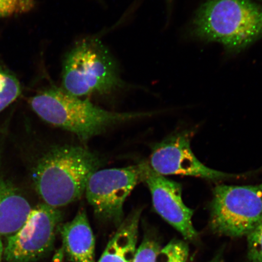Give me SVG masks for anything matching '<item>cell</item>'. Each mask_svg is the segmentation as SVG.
Segmentation results:
<instances>
[{
	"label": "cell",
	"instance_id": "1",
	"mask_svg": "<svg viewBox=\"0 0 262 262\" xmlns=\"http://www.w3.org/2000/svg\"><path fill=\"white\" fill-rule=\"evenodd\" d=\"M61 89L75 97L110 96L132 89L122 77L120 64L97 36L75 41L61 62Z\"/></svg>",
	"mask_w": 262,
	"mask_h": 262
},
{
	"label": "cell",
	"instance_id": "2",
	"mask_svg": "<svg viewBox=\"0 0 262 262\" xmlns=\"http://www.w3.org/2000/svg\"><path fill=\"white\" fill-rule=\"evenodd\" d=\"M101 164L97 155L84 147H52L36 163L32 181L45 204L58 209L81 198Z\"/></svg>",
	"mask_w": 262,
	"mask_h": 262
},
{
	"label": "cell",
	"instance_id": "3",
	"mask_svg": "<svg viewBox=\"0 0 262 262\" xmlns=\"http://www.w3.org/2000/svg\"><path fill=\"white\" fill-rule=\"evenodd\" d=\"M29 102L33 111L45 122L74 133L83 142L108 127L150 114L105 110L94 105L88 98L72 96L55 84L39 91Z\"/></svg>",
	"mask_w": 262,
	"mask_h": 262
},
{
	"label": "cell",
	"instance_id": "4",
	"mask_svg": "<svg viewBox=\"0 0 262 262\" xmlns=\"http://www.w3.org/2000/svg\"><path fill=\"white\" fill-rule=\"evenodd\" d=\"M192 32L236 53L262 37V7L251 0H207L196 14Z\"/></svg>",
	"mask_w": 262,
	"mask_h": 262
},
{
	"label": "cell",
	"instance_id": "5",
	"mask_svg": "<svg viewBox=\"0 0 262 262\" xmlns=\"http://www.w3.org/2000/svg\"><path fill=\"white\" fill-rule=\"evenodd\" d=\"M262 217V183L257 185H218L213 191L210 227L218 234L247 236Z\"/></svg>",
	"mask_w": 262,
	"mask_h": 262
},
{
	"label": "cell",
	"instance_id": "6",
	"mask_svg": "<svg viewBox=\"0 0 262 262\" xmlns=\"http://www.w3.org/2000/svg\"><path fill=\"white\" fill-rule=\"evenodd\" d=\"M143 178V163L127 168L95 172L85 189L88 201L95 214L103 221L120 226L123 221L124 203Z\"/></svg>",
	"mask_w": 262,
	"mask_h": 262
},
{
	"label": "cell",
	"instance_id": "7",
	"mask_svg": "<svg viewBox=\"0 0 262 262\" xmlns=\"http://www.w3.org/2000/svg\"><path fill=\"white\" fill-rule=\"evenodd\" d=\"M63 214L47 204L32 209L22 227L8 238L3 257L7 262H34L51 251Z\"/></svg>",
	"mask_w": 262,
	"mask_h": 262
},
{
	"label": "cell",
	"instance_id": "8",
	"mask_svg": "<svg viewBox=\"0 0 262 262\" xmlns=\"http://www.w3.org/2000/svg\"><path fill=\"white\" fill-rule=\"evenodd\" d=\"M191 131H181L154 147L149 165L161 174L196 177L218 181L237 177L208 168L196 159L191 148Z\"/></svg>",
	"mask_w": 262,
	"mask_h": 262
},
{
	"label": "cell",
	"instance_id": "9",
	"mask_svg": "<svg viewBox=\"0 0 262 262\" xmlns=\"http://www.w3.org/2000/svg\"><path fill=\"white\" fill-rule=\"evenodd\" d=\"M143 164V181L148 186L156 212L186 240H195L198 232L192 225L194 211L183 202L181 185L154 171L148 163Z\"/></svg>",
	"mask_w": 262,
	"mask_h": 262
},
{
	"label": "cell",
	"instance_id": "10",
	"mask_svg": "<svg viewBox=\"0 0 262 262\" xmlns=\"http://www.w3.org/2000/svg\"><path fill=\"white\" fill-rule=\"evenodd\" d=\"M60 229L63 250L72 262H95V238L86 212L81 209Z\"/></svg>",
	"mask_w": 262,
	"mask_h": 262
},
{
	"label": "cell",
	"instance_id": "11",
	"mask_svg": "<svg viewBox=\"0 0 262 262\" xmlns=\"http://www.w3.org/2000/svg\"><path fill=\"white\" fill-rule=\"evenodd\" d=\"M32 209L19 189L0 172V237L17 231Z\"/></svg>",
	"mask_w": 262,
	"mask_h": 262
},
{
	"label": "cell",
	"instance_id": "12",
	"mask_svg": "<svg viewBox=\"0 0 262 262\" xmlns=\"http://www.w3.org/2000/svg\"><path fill=\"white\" fill-rule=\"evenodd\" d=\"M141 209L123 221L98 262H133L137 250Z\"/></svg>",
	"mask_w": 262,
	"mask_h": 262
},
{
	"label": "cell",
	"instance_id": "13",
	"mask_svg": "<svg viewBox=\"0 0 262 262\" xmlns=\"http://www.w3.org/2000/svg\"><path fill=\"white\" fill-rule=\"evenodd\" d=\"M21 93L18 78L0 66V113L17 99Z\"/></svg>",
	"mask_w": 262,
	"mask_h": 262
},
{
	"label": "cell",
	"instance_id": "14",
	"mask_svg": "<svg viewBox=\"0 0 262 262\" xmlns=\"http://www.w3.org/2000/svg\"><path fill=\"white\" fill-rule=\"evenodd\" d=\"M188 255L187 244L182 241L173 240L160 249L155 262H186Z\"/></svg>",
	"mask_w": 262,
	"mask_h": 262
},
{
	"label": "cell",
	"instance_id": "15",
	"mask_svg": "<svg viewBox=\"0 0 262 262\" xmlns=\"http://www.w3.org/2000/svg\"><path fill=\"white\" fill-rule=\"evenodd\" d=\"M35 5V0H0V18L26 14Z\"/></svg>",
	"mask_w": 262,
	"mask_h": 262
},
{
	"label": "cell",
	"instance_id": "16",
	"mask_svg": "<svg viewBox=\"0 0 262 262\" xmlns=\"http://www.w3.org/2000/svg\"><path fill=\"white\" fill-rule=\"evenodd\" d=\"M247 237L248 262H262V217Z\"/></svg>",
	"mask_w": 262,
	"mask_h": 262
},
{
	"label": "cell",
	"instance_id": "17",
	"mask_svg": "<svg viewBox=\"0 0 262 262\" xmlns=\"http://www.w3.org/2000/svg\"><path fill=\"white\" fill-rule=\"evenodd\" d=\"M160 250V246L156 241L145 239L137 249L133 262H155Z\"/></svg>",
	"mask_w": 262,
	"mask_h": 262
},
{
	"label": "cell",
	"instance_id": "18",
	"mask_svg": "<svg viewBox=\"0 0 262 262\" xmlns=\"http://www.w3.org/2000/svg\"><path fill=\"white\" fill-rule=\"evenodd\" d=\"M3 253H4V246H3L1 237H0V262H2V261Z\"/></svg>",
	"mask_w": 262,
	"mask_h": 262
},
{
	"label": "cell",
	"instance_id": "19",
	"mask_svg": "<svg viewBox=\"0 0 262 262\" xmlns=\"http://www.w3.org/2000/svg\"><path fill=\"white\" fill-rule=\"evenodd\" d=\"M209 262H224V260H223L221 257H217L213 258V259Z\"/></svg>",
	"mask_w": 262,
	"mask_h": 262
},
{
	"label": "cell",
	"instance_id": "20",
	"mask_svg": "<svg viewBox=\"0 0 262 262\" xmlns=\"http://www.w3.org/2000/svg\"><path fill=\"white\" fill-rule=\"evenodd\" d=\"M166 2L167 3V4L168 5H171L172 0H165Z\"/></svg>",
	"mask_w": 262,
	"mask_h": 262
}]
</instances>
